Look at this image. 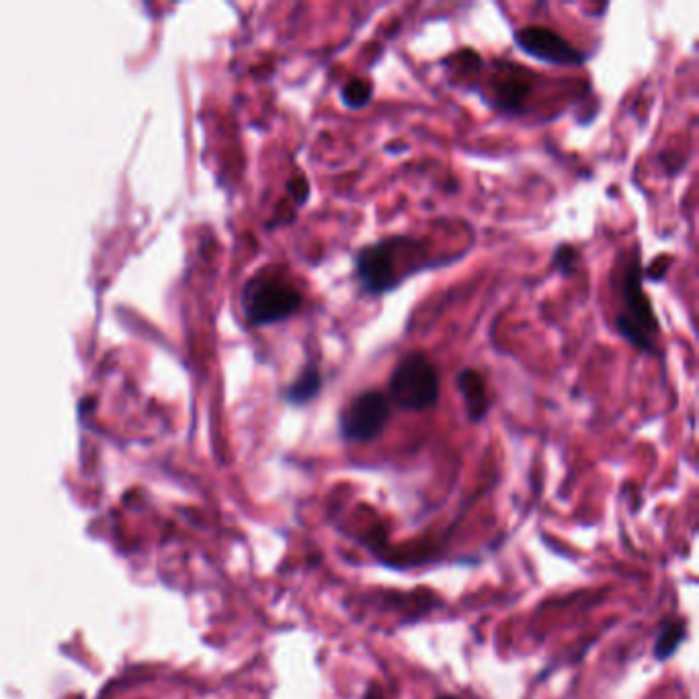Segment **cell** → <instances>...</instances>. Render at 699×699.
Listing matches in <instances>:
<instances>
[{
	"mask_svg": "<svg viewBox=\"0 0 699 699\" xmlns=\"http://www.w3.org/2000/svg\"><path fill=\"white\" fill-rule=\"evenodd\" d=\"M488 82L490 93L482 99L499 113L517 115L525 109L529 95L536 89L533 85L536 74L513 62H497Z\"/></svg>",
	"mask_w": 699,
	"mask_h": 699,
	"instance_id": "52a82bcc",
	"label": "cell"
},
{
	"mask_svg": "<svg viewBox=\"0 0 699 699\" xmlns=\"http://www.w3.org/2000/svg\"><path fill=\"white\" fill-rule=\"evenodd\" d=\"M581 263V251L574 244L562 242L556 246V251L552 255V269L560 273L562 277H572Z\"/></svg>",
	"mask_w": 699,
	"mask_h": 699,
	"instance_id": "7c38bea8",
	"label": "cell"
},
{
	"mask_svg": "<svg viewBox=\"0 0 699 699\" xmlns=\"http://www.w3.org/2000/svg\"><path fill=\"white\" fill-rule=\"evenodd\" d=\"M513 41L525 56L552 66L577 68L589 60V54L570 44L558 31L542 25H527L517 29Z\"/></svg>",
	"mask_w": 699,
	"mask_h": 699,
	"instance_id": "8992f818",
	"label": "cell"
},
{
	"mask_svg": "<svg viewBox=\"0 0 699 699\" xmlns=\"http://www.w3.org/2000/svg\"><path fill=\"white\" fill-rule=\"evenodd\" d=\"M287 191H290V197L296 203V208H302V205H306L310 199V183L304 175H296L294 179L287 181Z\"/></svg>",
	"mask_w": 699,
	"mask_h": 699,
	"instance_id": "5bb4252c",
	"label": "cell"
},
{
	"mask_svg": "<svg viewBox=\"0 0 699 699\" xmlns=\"http://www.w3.org/2000/svg\"><path fill=\"white\" fill-rule=\"evenodd\" d=\"M671 265H673V257H667V255L656 257L646 269H642V277H644V281L661 283L665 279L667 271L671 269Z\"/></svg>",
	"mask_w": 699,
	"mask_h": 699,
	"instance_id": "4fadbf2b",
	"label": "cell"
},
{
	"mask_svg": "<svg viewBox=\"0 0 699 699\" xmlns=\"http://www.w3.org/2000/svg\"><path fill=\"white\" fill-rule=\"evenodd\" d=\"M441 378L423 351L402 355L388 380V400L404 413H425L437 406Z\"/></svg>",
	"mask_w": 699,
	"mask_h": 699,
	"instance_id": "277c9868",
	"label": "cell"
},
{
	"mask_svg": "<svg viewBox=\"0 0 699 699\" xmlns=\"http://www.w3.org/2000/svg\"><path fill=\"white\" fill-rule=\"evenodd\" d=\"M685 640V622L681 620H667L661 630L659 636H656L654 642V656L659 661H667L677 652L679 644Z\"/></svg>",
	"mask_w": 699,
	"mask_h": 699,
	"instance_id": "30bf717a",
	"label": "cell"
},
{
	"mask_svg": "<svg viewBox=\"0 0 699 699\" xmlns=\"http://www.w3.org/2000/svg\"><path fill=\"white\" fill-rule=\"evenodd\" d=\"M392 404L382 390H363L353 396L339 415V433L347 443L376 441L388 427Z\"/></svg>",
	"mask_w": 699,
	"mask_h": 699,
	"instance_id": "5b68a950",
	"label": "cell"
},
{
	"mask_svg": "<svg viewBox=\"0 0 699 699\" xmlns=\"http://www.w3.org/2000/svg\"><path fill=\"white\" fill-rule=\"evenodd\" d=\"M642 255L640 246L636 244L632 257L622 275V312L615 316V331H618L634 349L646 355H659L663 351L659 347L661 337V322L654 314L652 302L644 292V277H642Z\"/></svg>",
	"mask_w": 699,
	"mask_h": 699,
	"instance_id": "7a4b0ae2",
	"label": "cell"
},
{
	"mask_svg": "<svg viewBox=\"0 0 699 699\" xmlns=\"http://www.w3.org/2000/svg\"><path fill=\"white\" fill-rule=\"evenodd\" d=\"M240 302L253 326H271L296 316L304 306V294L287 277L263 271L246 281Z\"/></svg>",
	"mask_w": 699,
	"mask_h": 699,
	"instance_id": "3957f363",
	"label": "cell"
},
{
	"mask_svg": "<svg viewBox=\"0 0 699 699\" xmlns=\"http://www.w3.org/2000/svg\"><path fill=\"white\" fill-rule=\"evenodd\" d=\"M458 390L462 394L466 417L470 423H482L490 410L486 380L474 367H464L458 374Z\"/></svg>",
	"mask_w": 699,
	"mask_h": 699,
	"instance_id": "ba28073f",
	"label": "cell"
},
{
	"mask_svg": "<svg viewBox=\"0 0 699 699\" xmlns=\"http://www.w3.org/2000/svg\"><path fill=\"white\" fill-rule=\"evenodd\" d=\"M339 97L347 109L361 111L374 99V82H369L367 78H351L341 87Z\"/></svg>",
	"mask_w": 699,
	"mask_h": 699,
	"instance_id": "8fae6325",
	"label": "cell"
},
{
	"mask_svg": "<svg viewBox=\"0 0 699 699\" xmlns=\"http://www.w3.org/2000/svg\"><path fill=\"white\" fill-rule=\"evenodd\" d=\"M365 699H386V695L382 693V689H380V687H378L376 683H372V685H369V687H367Z\"/></svg>",
	"mask_w": 699,
	"mask_h": 699,
	"instance_id": "9a60e30c",
	"label": "cell"
},
{
	"mask_svg": "<svg viewBox=\"0 0 699 699\" xmlns=\"http://www.w3.org/2000/svg\"><path fill=\"white\" fill-rule=\"evenodd\" d=\"M324 380L320 374V367L316 363H306L300 374L296 376V380L285 388V400L290 402L292 406H304L310 404L312 400H316L322 392Z\"/></svg>",
	"mask_w": 699,
	"mask_h": 699,
	"instance_id": "9c48e42d",
	"label": "cell"
},
{
	"mask_svg": "<svg viewBox=\"0 0 699 699\" xmlns=\"http://www.w3.org/2000/svg\"><path fill=\"white\" fill-rule=\"evenodd\" d=\"M441 265L429 257V249L421 238L392 234L361 246L353 257V277L361 296L382 298L396 292L413 275Z\"/></svg>",
	"mask_w": 699,
	"mask_h": 699,
	"instance_id": "6da1fadb",
	"label": "cell"
}]
</instances>
